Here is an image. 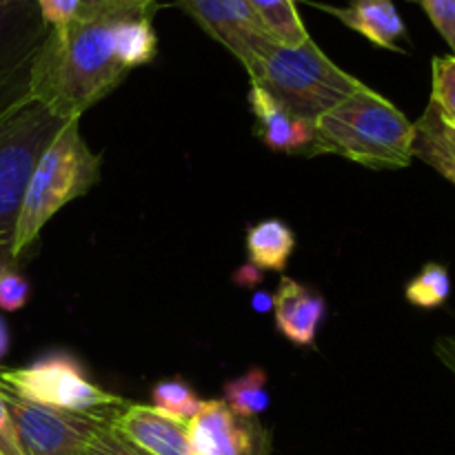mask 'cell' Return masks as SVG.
I'll list each match as a JSON object with an SVG mask.
<instances>
[{"instance_id":"obj_19","label":"cell","mask_w":455,"mask_h":455,"mask_svg":"<svg viewBox=\"0 0 455 455\" xmlns=\"http://www.w3.org/2000/svg\"><path fill=\"white\" fill-rule=\"evenodd\" d=\"M451 296V278L449 271L438 262H429L422 267L418 275H413L411 283L404 289V298L409 305L418 309H438Z\"/></svg>"},{"instance_id":"obj_7","label":"cell","mask_w":455,"mask_h":455,"mask_svg":"<svg viewBox=\"0 0 455 455\" xmlns=\"http://www.w3.org/2000/svg\"><path fill=\"white\" fill-rule=\"evenodd\" d=\"M25 455H78L96 431L111 425V411H67L20 398L0 385Z\"/></svg>"},{"instance_id":"obj_26","label":"cell","mask_w":455,"mask_h":455,"mask_svg":"<svg viewBox=\"0 0 455 455\" xmlns=\"http://www.w3.org/2000/svg\"><path fill=\"white\" fill-rule=\"evenodd\" d=\"M0 455H25L18 440L16 427H13L12 413L4 403L3 389H0Z\"/></svg>"},{"instance_id":"obj_15","label":"cell","mask_w":455,"mask_h":455,"mask_svg":"<svg viewBox=\"0 0 455 455\" xmlns=\"http://www.w3.org/2000/svg\"><path fill=\"white\" fill-rule=\"evenodd\" d=\"M413 158H420L431 169L455 185V127L447 123L429 102L425 114L413 123Z\"/></svg>"},{"instance_id":"obj_10","label":"cell","mask_w":455,"mask_h":455,"mask_svg":"<svg viewBox=\"0 0 455 455\" xmlns=\"http://www.w3.org/2000/svg\"><path fill=\"white\" fill-rule=\"evenodd\" d=\"M194 455H271V431L243 418L222 400H209L189 422Z\"/></svg>"},{"instance_id":"obj_21","label":"cell","mask_w":455,"mask_h":455,"mask_svg":"<svg viewBox=\"0 0 455 455\" xmlns=\"http://www.w3.org/2000/svg\"><path fill=\"white\" fill-rule=\"evenodd\" d=\"M444 120L455 127V56L431 60V100Z\"/></svg>"},{"instance_id":"obj_6","label":"cell","mask_w":455,"mask_h":455,"mask_svg":"<svg viewBox=\"0 0 455 455\" xmlns=\"http://www.w3.org/2000/svg\"><path fill=\"white\" fill-rule=\"evenodd\" d=\"M0 385L20 398L67 411H111L127 400L102 389L84 364L65 351H53L18 369H0Z\"/></svg>"},{"instance_id":"obj_14","label":"cell","mask_w":455,"mask_h":455,"mask_svg":"<svg viewBox=\"0 0 455 455\" xmlns=\"http://www.w3.org/2000/svg\"><path fill=\"white\" fill-rule=\"evenodd\" d=\"M327 12L329 16L338 18L345 27L354 29L376 47L387 52L407 53L403 43H409V31L400 16L395 0H351L347 7H333V4L309 3Z\"/></svg>"},{"instance_id":"obj_17","label":"cell","mask_w":455,"mask_h":455,"mask_svg":"<svg viewBox=\"0 0 455 455\" xmlns=\"http://www.w3.org/2000/svg\"><path fill=\"white\" fill-rule=\"evenodd\" d=\"M222 403L234 413L243 418H258L271 407L267 371L260 367L249 369L243 376L225 382L222 387Z\"/></svg>"},{"instance_id":"obj_12","label":"cell","mask_w":455,"mask_h":455,"mask_svg":"<svg viewBox=\"0 0 455 455\" xmlns=\"http://www.w3.org/2000/svg\"><path fill=\"white\" fill-rule=\"evenodd\" d=\"M249 105L256 118V136L271 151L291 156H309L315 151V124L298 118L296 114L280 105L278 100L262 92L260 87L249 89Z\"/></svg>"},{"instance_id":"obj_30","label":"cell","mask_w":455,"mask_h":455,"mask_svg":"<svg viewBox=\"0 0 455 455\" xmlns=\"http://www.w3.org/2000/svg\"><path fill=\"white\" fill-rule=\"evenodd\" d=\"M149 3H151V4H156V7H158L160 3H169V0H149ZM176 3H178V0H176Z\"/></svg>"},{"instance_id":"obj_31","label":"cell","mask_w":455,"mask_h":455,"mask_svg":"<svg viewBox=\"0 0 455 455\" xmlns=\"http://www.w3.org/2000/svg\"><path fill=\"white\" fill-rule=\"evenodd\" d=\"M9 3H16V0H0V4H9Z\"/></svg>"},{"instance_id":"obj_9","label":"cell","mask_w":455,"mask_h":455,"mask_svg":"<svg viewBox=\"0 0 455 455\" xmlns=\"http://www.w3.org/2000/svg\"><path fill=\"white\" fill-rule=\"evenodd\" d=\"M178 4L243 67L278 44L247 0H178Z\"/></svg>"},{"instance_id":"obj_32","label":"cell","mask_w":455,"mask_h":455,"mask_svg":"<svg viewBox=\"0 0 455 455\" xmlns=\"http://www.w3.org/2000/svg\"><path fill=\"white\" fill-rule=\"evenodd\" d=\"M0 265H3V260H0Z\"/></svg>"},{"instance_id":"obj_16","label":"cell","mask_w":455,"mask_h":455,"mask_svg":"<svg viewBox=\"0 0 455 455\" xmlns=\"http://www.w3.org/2000/svg\"><path fill=\"white\" fill-rule=\"evenodd\" d=\"M296 249V235L291 227L278 218H269L247 231V251L251 267L258 271L283 274Z\"/></svg>"},{"instance_id":"obj_4","label":"cell","mask_w":455,"mask_h":455,"mask_svg":"<svg viewBox=\"0 0 455 455\" xmlns=\"http://www.w3.org/2000/svg\"><path fill=\"white\" fill-rule=\"evenodd\" d=\"M244 69L253 87H260L298 118L314 124L364 84L340 69L311 38L298 47L274 44Z\"/></svg>"},{"instance_id":"obj_3","label":"cell","mask_w":455,"mask_h":455,"mask_svg":"<svg viewBox=\"0 0 455 455\" xmlns=\"http://www.w3.org/2000/svg\"><path fill=\"white\" fill-rule=\"evenodd\" d=\"M102 158L89 149L80 133V118L62 124L36 160L18 209L12 260L38 240L40 231L71 200L83 198L100 180Z\"/></svg>"},{"instance_id":"obj_24","label":"cell","mask_w":455,"mask_h":455,"mask_svg":"<svg viewBox=\"0 0 455 455\" xmlns=\"http://www.w3.org/2000/svg\"><path fill=\"white\" fill-rule=\"evenodd\" d=\"M455 56V0H416Z\"/></svg>"},{"instance_id":"obj_1","label":"cell","mask_w":455,"mask_h":455,"mask_svg":"<svg viewBox=\"0 0 455 455\" xmlns=\"http://www.w3.org/2000/svg\"><path fill=\"white\" fill-rule=\"evenodd\" d=\"M142 4L151 3L105 0L83 7L65 27L49 29L36 56L31 100L71 120L116 92L129 74L118 52L120 25Z\"/></svg>"},{"instance_id":"obj_5","label":"cell","mask_w":455,"mask_h":455,"mask_svg":"<svg viewBox=\"0 0 455 455\" xmlns=\"http://www.w3.org/2000/svg\"><path fill=\"white\" fill-rule=\"evenodd\" d=\"M67 120L29 100L0 120V260H12L18 209L36 160Z\"/></svg>"},{"instance_id":"obj_22","label":"cell","mask_w":455,"mask_h":455,"mask_svg":"<svg viewBox=\"0 0 455 455\" xmlns=\"http://www.w3.org/2000/svg\"><path fill=\"white\" fill-rule=\"evenodd\" d=\"M31 296V284L20 271L13 269L9 262L0 265V309L9 311H20L22 307L29 302Z\"/></svg>"},{"instance_id":"obj_13","label":"cell","mask_w":455,"mask_h":455,"mask_svg":"<svg viewBox=\"0 0 455 455\" xmlns=\"http://www.w3.org/2000/svg\"><path fill=\"white\" fill-rule=\"evenodd\" d=\"M271 311L280 336L296 347H311L327 315V300L323 293L283 275L278 289L271 296Z\"/></svg>"},{"instance_id":"obj_18","label":"cell","mask_w":455,"mask_h":455,"mask_svg":"<svg viewBox=\"0 0 455 455\" xmlns=\"http://www.w3.org/2000/svg\"><path fill=\"white\" fill-rule=\"evenodd\" d=\"M247 3L280 44L298 47L311 38L298 12L296 0H247Z\"/></svg>"},{"instance_id":"obj_25","label":"cell","mask_w":455,"mask_h":455,"mask_svg":"<svg viewBox=\"0 0 455 455\" xmlns=\"http://www.w3.org/2000/svg\"><path fill=\"white\" fill-rule=\"evenodd\" d=\"M83 3L84 0H38L40 18L49 29H58L78 16Z\"/></svg>"},{"instance_id":"obj_8","label":"cell","mask_w":455,"mask_h":455,"mask_svg":"<svg viewBox=\"0 0 455 455\" xmlns=\"http://www.w3.org/2000/svg\"><path fill=\"white\" fill-rule=\"evenodd\" d=\"M49 27L38 0L0 4V120L31 100V80Z\"/></svg>"},{"instance_id":"obj_23","label":"cell","mask_w":455,"mask_h":455,"mask_svg":"<svg viewBox=\"0 0 455 455\" xmlns=\"http://www.w3.org/2000/svg\"><path fill=\"white\" fill-rule=\"evenodd\" d=\"M78 455H149L133 447L129 440H124L111 425L102 427L100 431L89 438V443L80 449Z\"/></svg>"},{"instance_id":"obj_11","label":"cell","mask_w":455,"mask_h":455,"mask_svg":"<svg viewBox=\"0 0 455 455\" xmlns=\"http://www.w3.org/2000/svg\"><path fill=\"white\" fill-rule=\"evenodd\" d=\"M111 427L124 440L149 455L191 453L189 422H180L147 404L127 403L111 420Z\"/></svg>"},{"instance_id":"obj_20","label":"cell","mask_w":455,"mask_h":455,"mask_svg":"<svg viewBox=\"0 0 455 455\" xmlns=\"http://www.w3.org/2000/svg\"><path fill=\"white\" fill-rule=\"evenodd\" d=\"M151 400H154V409H158L164 416H172L180 422L194 420L196 413H198L204 404V400L198 398L194 387L187 385L180 378L160 380L158 385L151 389Z\"/></svg>"},{"instance_id":"obj_28","label":"cell","mask_w":455,"mask_h":455,"mask_svg":"<svg viewBox=\"0 0 455 455\" xmlns=\"http://www.w3.org/2000/svg\"><path fill=\"white\" fill-rule=\"evenodd\" d=\"M7 351H9V329L7 324H4V320L0 318V360L7 355Z\"/></svg>"},{"instance_id":"obj_2","label":"cell","mask_w":455,"mask_h":455,"mask_svg":"<svg viewBox=\"0 0 455 455\" xmlns=\"http://www.w3.org/2000/svg\"><path fill=\"white\" fill-rule=\"evenodd\" d=\"M411 120L363 84L315 120V156L333 154L369 169H404L413 160Z\"/></svg>"},{"instance_id":"obj_27","label":"cell","mask_w":455,"mask_h":455,"mask_svg":"<svg viewBox=\"0 0 455 455\" xmlns=\"http://www.w3.org/2000/svg\"><path fill=\"white\" fill-rule=\"evenodd\" d=\"M435 354L443 360L444 367L455 376V338H440L435 342Z\"/></svg>"},{"instance_id":"obj_29","label":"cell","mask_w":455,"mask_h":455,"mask_svg":"<svg viewBox=\"0 0 455 455\" xmlns=\"http://www.w3.org/2000/svg\"><path fill=\"white\" fill-rule=\"evenodd\" d=\"M98 3H105V0H84L83 7H92V4H98Z\"/></svg>"}]
</instances>
